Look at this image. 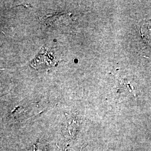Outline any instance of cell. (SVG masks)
I'll return each instance as SVG.
<instances>
[{
	"instance_id": "1",
	"label": "cell",
	"mask_w": 151,
	"mask_h": 151,
	"mask_svg": "<svg viewBox=\"0 0 151 151\" xmlns=\"http://www.w3.org/2000/svg\"><path fill=\"white\" fill-rule=\"evenodd\" d=\"M140 32L146 43L151 44V20H147L141 23Z\"/></svg>"
}]
</instances>
